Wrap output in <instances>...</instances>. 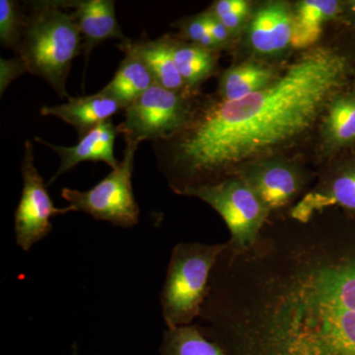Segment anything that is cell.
Wrapping results in <instances>:
<instances>
[{
  "mask_svg": "<svg viewBox=\"0 0 355 355\" xmlns=\"http://www.w3.org/2000/svg\"><path fill=\"white\" fill-rule=\"evenodd\" d=\"M74 1L31 2L17 55L27 72L50 84L60 98H69L67 83L74 58L83 51L73 14Z\"/></svg>",
  "mask_w": 355,
  "mask_h": 355,
  "instance_id": "3",
  "label": "cell"
},
{
  "mask_svg": "<svg viewBox=\"0 0 355 355\" xmlns=\"http://www.w3.org/2000/svg\"><path fill=\"white\" fill-rule=\"evenodd\" d=\"M196 104L195 92H177L155 83L125 108L119 133L137 144L171 139L186 127Z\"/></svg>",
  "mask_w": 355,
  "mask_h": 355,
  "instance_id": "6",
  "label": "cell"
},
{
  "mask_svg": "<svg viewBox=\"0 0 355 355\" xmlns=\"http://www.w3.org/2000/svg\"><path fill=\"white\" fill-rule=\"evenodd\" d=\"M118 135V127L114 125L112 120H109L84 135L74 146H53L40 137H35L36 141L50 147L60 158V167L53 178H51L48 184L53 183L64 173L70 171L79 163L85 161L104 162L112 169L116 170L120 166V162L114 157V141Z\"/></svg>",
  "mask_w": 355,
  "mask_h": 355,
  "instance_id": "11",
  "label": "cell"
},
{
  "mask_svg": "<svg viewBox=\"0 0 355 355\" xmlns=\"http://www.w3.org/2000/svg\"><path fill=\"white\" fill-rule=\"evenodd\" d=\"M28 13L14 0L0 1V43L17 53L27 25Z\"/></svg>",
  "mask_w": 355,
  "mask_h": 355,
  "instance_id": "22",
  "label": "cell"
},
{
  "mask_svg": "<svg viewBox=\"0 0 355 355\" xmlns=\"http://www.w3.org/2000/svg\"><path fill=\"white\" fill-rule=\"evenodd\" d=\"M331 207L355 214V160L340 166L306 193L291 209V216L305 224Z\"/></svg>",
  "mask_w": 355,
  "mask_h": 355,
  "instance_id": "10",
  "label": "cell"
},
{
  "mask_svg": "<svg viewBox=\"0 0 355 355\" xmlns=\"http://www.w3.org/2000/svg\"><path fill=\"white\" fill-rule=\"evenodd\" d=\"M121 110H125L121 102L99 91L94 95L69 97L67 104L44 106L41 114L42 116H57L65 121L76 128L79 137L83 139L91 130L111 120Z\"/></svg>",
  "mask_w": 355,
  "mask_h": 355,
  "instance_id": "14",
  "label": "cell"
},
{
  "mask_svg": "<svg viewBox=\"0 0 355 355\" xmlns=\"http://www.w3.org/2000/svg\"><path fill=\"white\" fill-rule=\"evenodd\" d=\"M205 18H207V29H209V34L211 35L212 38L218 44L219 48H221L224 44H227L229 40H230V33L226 29L225 26L217 19L214 14L207 11V12H205Z\"/></svg>",
  "mask_w": 355,
  "mask_h": 355,
  "instance_id": "26",
  "label": "cell"
},
{
  "mask_svg": "<svg viewBox=\"0 0 355 355\" xmlns=\"http://www.w3.org/2000/svg\"><path fill=\"white\" fill-rule=\"evenodd\" d=\"M232 176L244 180L270 212L288 205L304 186L297 165L275 156L243 166Z\"/></svg>",
  "mask_w": 355,
  "mask_h": 355,
  "instance_id": "9",
  "label": "cell"
},
{
  "mask_svg": "<svg viewBox=\"0 0 355 355\" xmlns=\"http://www.w3.org/2000/svg\"><path fill=\"white\" fill-rule=\"evenodd\" d=\"M161 355H226L220 345L207 338L197 326L168 329L163 336Z\"/></svg>",
  "mask_w": 355,
  "mask_h": 355,
  "instance_id": "21",
  "label": "cell"
},
{
  "mask_svg": "<svg viewBox=\"0 0 355 355\" xmlns=\"http://www.w3.org/2000/svg\"><path fill=\"white\" fill-rule=\"evenodd\" d=\"M320 140L324 156L355 144V83L331 99L320 121Z\"/></svg>",
  "mask_w": 355,
  "mask_h": 355,
  "instance_id": "15",
  "label": "cell"
},
{
  "mask_svg": "<svg viewBox=\"0 0 355 355\" xmlns=\"http://www.w3.org/2000/svg\"><path fill=\"white\" fill-rule=\"evenodd\" d=\"M118 48L125 53L139 58L161 87L177 92L188 90L175 62L171 35H164L156 40L142 36L137 41L130 40L120 43Z\"/></svg>",
  "mask_w": 355,
  "mask_h": 355,
  "instance_id": "16",
  "label": "cell"
},
{
  "mask_svg": "<svg viewBox=\"0 0 355 355\" xmlns=\"http://www.w3.org/2000/svg\"><path fill=\"white\" fill-rule=\"evenodd\" d=\"M27 72L26 65L19 57L6 60L1 58L0 60V91L3 94L6 88L15 80L16 78Z\"/></svg>",
  "mask_w": 355,
  "mask_h": 355,
  "instance_id": "25",
  "label": "cell"
},
{
  "mask_svg": "<svg viewBox=\"0 0 355 355\" xmlns=\"http://www.w3.org/2000/svg\"><path fill=\"white\" fill-rule=\"evenodd\" d=\"M352 76L345 53L318 46L243 99L197 103L181 132L153 142L159 169L173 191L184 196L232 176L243 166L275 157L312 132Z\"/></svg>",
  "mask_w": 355,
  "mask_h": 355,
  "instance_id": "1",
  "label": "cell"
},
{
  "mask_svg": "<svg viewBox=\"0 0 355 355\" xmlns=\"http://www.w3.org/2000/svg\"><path fill=\"white\" fill-rule=\"evenodd\" d=\"M279 72L272 65L258 60H247L233 65L222 73L219 81V99L222 101L243 99L268 86Z\"/></svg>",
  "mask_w": 355,
  "mask_h": 355,
  "instance_id": "18",
  "label": "cell"
},
{
  "mask_svg": "<svg viewBox=\"0 0 355 355\" xmlns=\"http://www.w3.org/2000/svg\"><path fill=\"white\" fill-rule=\"evenodd\" d=\"M171 43L175 62L184 85L191 92H196V89L216 71V51L186 43L173 36Z\"/></svg>",
  "mask_w": 355,
  "mask_h": 355,
  "instance_id": "20",
  "label": "cell"
},
{
  "mask_svg": "<svg viewBox=\"0 0 355 355\" xmlns=\"http://www.w3.org/2000/svg\"><path fill=\"white\" fill-rule=\"evenodd\" d=\"M243 302L209 291L200 318L210 340L229 336L244 355H355V254L323 241L291 249Z\"/></svg>",
  "mask_w": 355,
  "mask_h": 355,
  "instance_id": "2",
  "label": "cell"
},
{
  "mask_svg": "<svg viewBox=\"0 0 355 355\" xmlns=\"http://www.w3.org/2000/svg\"><path fill=\"white\" fill-rule=\"evenodd\" d=\"M21 171L23 191L15 212L16 242L28 252L53 230L51 219L70 211L69 207L58 209L46 191L43 177L35 165L34 150L30 140L25 141L24 158Z\"/></svg>",
  "mask_w": 355,
  "mask_h": 355,
  "instance_id": "8",
  "label": "cell"
},
{
  "mask_svg": "<svg viewBox=\"0 0 355 355\" xmlns=\"http://www.w3.org/2000/svg\"><path fill=\"white\" fill-rule=\"evenodd\" d=\"M179 27L183 38L189 40L191 44H198L207 50L218 51V44L207 29L205 12L181 21Z\"/></svg>",
  "mask_w": 355,
  "mask_h": 355,
  "instance_id": "24",
  "label": "cell"
},
{
  "mask_svg": "<svg viewBox=\"0 0 355 355\" xmlns=\"http://www.w3.org/2000/svg\"><path fill=\"white\" fill-rule=\"evenodd\" d=\"M72 8L83 40V53L85 55L86 65L93 50L106 40H120L121 43L130 41L116 20L113 0H78L74 1Z\"/></svg>",
  "mask_w": 355,
  "mask_h": 355,
  "instance_id": "13",
  "label": "cell"
},
{
  "mask_svg": "<svg viewBox=\"0 0 355 355\" xmlns=\"http://www.w3.org/2000/svg\"><path fill=\"white\" fill-rule=\"evenodd\" d=\"M248 43L256 53L272 55L291 44L292 10L286 2H268L253 14Z\"/></svg>",
  "mask_w": 355,
  "mask_h": 355,
  "instance_id": "12",
  "label": "cell"
},
{
  "mask_svg": "<svg viewBox=\"0 0 355 355\" xmlns=\"http://www.w3.org/2000/svg\"><path fill=\"white\" fill-rule=\"evenodd\" d=\"M342 11L336 0H303L292 10L291 46L310 49L321 38L324 26Z\"/></svg>",
  "mask_w": 355,
  "mask_h": 355,
  "instance_id": "17",
  "label": "cell"
},
{
  "mask_svg": "<svg viewBox=\"0 0 355 355\" xmlns=\"http://www.w3.org/2000/svg\"><path fill=\"white\" fill-rule=\"evenodd\" d=\"M139 144L125 141L123 160L116 170L86 191L65 188L62 197L69 202L70 211L87 214L96 220L130 228L139 221V207L132 190L135 155Z\"/></svg>",
  "mask_w": 355,
  "mask_h": 355,
  "instance_id": "7",
  "label": "cell"
},
{
  "mask_svg": "<svg viewBox=\"0 0 355 355\" xmlns=\"http://www.w3.org/2000/svg\"><path fill=\"white\" fill-rule=\"evenodd\" d=\"M114 78L101 92L113 97L127 108L155 84L150 71L139 58L125 53Z\"/></svg>",
  "mask_w": 355,
  "mask_h": 355,
  "instance_id": "19",
  "label": "cell"
},
{
  "mask_svg": "<svg viewBox=\"0 0 355 355\" xmlns=\"http://www.w3.org/2000/svg\"><path fill=\"white\" fill-rule=\"evenodd\" d=\"M209 11L225 26L232 36L241 29L246 21L250 13V3L245 0H218Z\"/></svg>",
  "mask_w": 355,
  "mask_h": 355,
  "instance_id": "23",
  "label": "cell"
},
{
  "mask_svg": "<svg viewBox=\"0 0 355 355\" xmlns=\"http://www.w3.org/2000/svg\"><path fill=\"white\" fill-rule=\"evenodd\" d=\"M184 196L200 198L218 212L230 231L228 250L231 253H246L258 244L270 212L241 178L231 176L203 184Z\"/></svg>",
  "mask_w": 355,
  "mask_h": 355,
  "instance_id": "5",
  "label": "cell"
},
{
  "mask_svg": "<svg viewBox=\"0 0 355 355\" xmlns=\"http://www.w3.org/2000/svg\"><path fill=\"white\" fill-rule=\"evenodd\" d=\"M228 243H180L173 249L161 292V308L168 329L189 326L200 316L210 277Z\"/></svg>",
  "mask_w": 355,
  "mask_h": 355,
  "instance_id": "4",
  "label": "cell"
},
{
  "mask_svg": "<svg viewBox=\"0 0 355 355\" xmlns=\"http://www.w3.org/2000/svg\"><path fill=\"white\" fill-rule=\"evenodd\" d=\"M347 6H349V12L352 13V15L354 16L355 19V0H354V1H349Z\"/></svg>",
  "mask_w": 355,
  "mask_h": 355,
  "instance_id": "27",
  "label": "cell"
}]
</instances>
